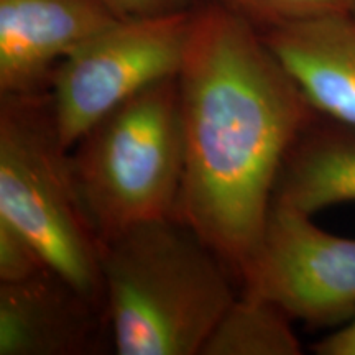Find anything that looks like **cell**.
<instances>
[{"instance_id":"cell-12","label":"cell","mask_w":355,"mask_h":355,"mask_svg":"<svg viewBox=\"0 0 355 355\" xmlns=\"http://www.w3.org/2000/svg\"><path fill=\"white\" fill-rule=\"evenodd\" d=\"M260 32L295 21L355 10V0H211Z\"/></svg>"},{"instance_id":"cell-4","label":"cell","mask_w":355,"mask_h":355,"mask_svg":"<svg viewBox=\"0 0 355 355\" xmlns=\"http://www.w3.org/2000/svg\"><path fill=\"white\" fill-rule=\"evenodd\" d=\"M71 163L102 242L173 217L184 166L178 78L144 89L102 117L71 148Z\"/></svg>"},{"instance_id":"cell-7","label":"cell","mask_w":355,"mask_h":355,"mask_svg":"<svg viewBox=\"0 0 355 355\" xmlns=\"http://www.w3.org/2000/svg\"><path fill=\"white\" fill-rule=\"evenodd\" d=\"M117 20L101 0H0V96L46 92L56 64Z\"/></svg>"},{"instance_id":"cell-8","label":"cell","mask_w":355,"mask_h":355,"mask_svg":"<svg viewBox=\"0 0 355 355\" xmlns=\"http://www.w3.org/2000/svg\"><path fill=\"white\" fill-rule=\"evenodd\" d=\"M104 336V309L51 268L0 283V355L94 354Z\"/></svg>"},{"instance_id":"cell-9","label":"cell","mask_w":355,"mask_h":355,"mask_svg":"<svg viewBox=\"0 0 355 355\" xmlns=\"http://www.w3.org/2000/svg\"><path fill=\"white\" fill-rule=\"evenodd\" d=\"M316 112L355 125V13H332L261 32Z\"/></svg>"},{"instance_id":"cell-2","label":"cell","mask_w":355,"mask_h":355,"mask_svg":"<svg viewBox=\"0 0 355 355\" xmlns=\"http://www.w3.org/2000/svg\"><path fill=\"white\" fill-rule=\"evenodd\" d=\"M101 268L109 340L119 355H201L237 298L229 266L175 217L102 242Z\"/></svg>"},{"instance_id":"cell-1","label":"cell","mask_w":355,"mask_h":355,"mask_svg":"<svg viewBox=\"0 0 355 355\" xmlns=\"http://www.w3.org/2000/svg\"><path fill=\"white\" fill-rule=\"evenodd\" d=\"M176 78L184 166L173 217L239 279L283 159L314 109L260 30L212 2L194 10Z\"/></svg>"},{"instance_id":"cell-13","label":"cell","mask_w":355,"mask_h":355,"mask_svg":"<svg viewBox=\"0 0 355 355\" xmlns=\"http://www.w3.org/2000/svg\"><path fill=\"white\" fill-rule=\"evenodd\" d=\"M50 270L42 252L26 235L0 217V283H15Z\"/></svg>"},{"instance_id":"cell-5","label":"cell","mask_w":355,"mask_h":355,"mask_svg":"<svg viewBox=\"0 0 355 355\" xmlns=\"http://www.w3.org/2000/svg\"><path fill=\"white\" fill-rule=\"evenodd\" d=\"M194 10L117 20L56 64L48 94L66 148L130 97L178 76Z\"/></svg>"},{"instance_id":"cell-15","label":"cell","mask_w":355,"mask_h":355,"mask_svg":"<svg viewBox=\"0 0 355 355\" xmlns=\"http://www.w3.org/2000/svg\"><path fill=\"white\" fill-rule=\"evenodd\" d=\"M318 355H355V319L313 344Z\"/></svg>"},{"instance_id":"cell-16","label":"cell","mask_w":355,"mask_h":355,"mask_svg":"<svg viewBox=\"0 0 355 355\" xmlns=\"http://www.w3.org/2000/svg\"><path fill=\"white\" fill-rule=\"evenodd\" d=\"M354 13H355V10H354Z\"/></svg>"},{"instance_id":"cell-10","label":"cell","mask_w":355,"mask_h":355,"mask_svg":"<svg viewBox=\"0 0 355 355\" xmlns=\"http://www.w3.org/2000/svg\"><path fill=\"white\" fill-rule=\"evenodd\" d=\"M355 201V125L314 110L288 150L273 204L313 216Z\"/></svg>"},{"instance_id":"cell-11","label":"cell","mask_w":355,"mask_h":355,"mask_svg":"<svg viewBox=\"0 0 355 355\" xmlns=\"http://www.w3.org/2000/svg\"><path fill=\"white\" fill-rule=\"evenodd\" d=\"M291 319L268 301L237 295L202 345L201 355H300Z\"/></svg>"},{"instance_id":"cell-14","label":"cell","mask_w":355,"mask_h":355,"mask_svg":"<svg viewBox=\"0 0 355 355\" xmlns=\"http://www.w3.org/2000/svg\"><path fill=\"white\" fill-rule=\"evenodd\" d=\"M117 19L168 15V13L194 10V0H101Z\"/></svg>"},{"instance_id":"cell-6","label":"cell","mask_w":355,"mask_h":355,"mask_svg":"<svg viewBox=\"0 0 355 355\" xmlns=\"http://www.w3.org/2000/svg\"><path fill=\"white\" fill-rule=\"evenodd\" d=\"M239 282L243 295L268 301L291 321L343 327L355 319V239L326 232L313 216L272 202Z\"/></svg>"},{"instance_id":"cell-3","label":"cell","mask_w":355,"mask_h":355,"mask_svg":"<svg viewBox=\"0 0 355 355\" xmlns=\"http://www.w3.org/2000/svg\"><path fill=\"white\" fill-rule=\"evenodd\" d=\"M0 217L38 247L53 272L104 309L102 241L48 92L0 96Z\"/></svg>"}]
</instances>
